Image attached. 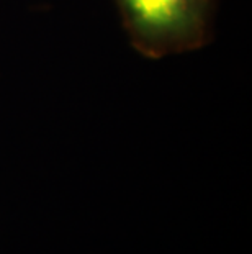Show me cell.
I'll return each instance as SVG.
<instances>
[{
  "label": "cell",
  "mask_w": 252,
  "mask_h": 254,
  "mask_svg": "<svg viewBox=\"0 0 252 254\" xmlns=\"http://www.w3.org/2000/svg\"><path fill=\"white\" fill-rule=\"evenodd\" d=\"M131 46L162 59L197 51L213 36L214 0H115Z\"/></svg>",
  "instance_id": "obj_1"
}]
</instances>
